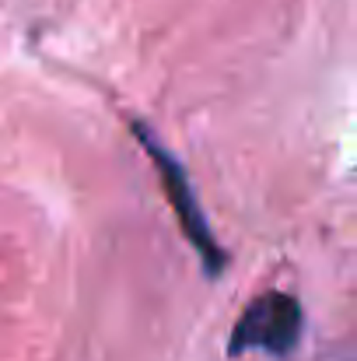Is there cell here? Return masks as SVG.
<instances>
[{
    "instance_id": "6da1fadb",
    "label": "cell",
    "mask_w": 357,
    "mask_h": 361,
    "mask_svg": "<svg viewBox=\"0 0 357 361\" xmlns=\"http://www.w3.org/2000/svg\"><path fill=\"white\" fill-rule=\"evenodd\" d=\"M130 130H133V137L144 144V151L151 154V165H154V172H158V179H161V193L168 197V207L175 211V221H179L182 235L189 239V245L196 249L203 270H207L211 277H221L225 267H228V256H225L221 242H218L211 221H207V214H203V207H200V200H196V190H193V183H189V172H186L182 161L158 140V133H151V126L133 120Z\"/></svg>"
},
{
    "instance_id": "7a4b0ae2",
    "label": "cell",
    "mask_w": 357,
    "mask_h": 361,
    "mask_svg": "<svg viewBox=\"0 0 357 361\" xmlns=\"http://www.w3.org/2000/svg\"><path fill=\"white\" fill-rule=\"evenodd\" d=\"M305 334V309L294 295L287 291H263L256 295L232 326L228 355H249L263 351L270 358H287L298 351Z\"/></svg>"
}]
</instances>
